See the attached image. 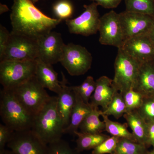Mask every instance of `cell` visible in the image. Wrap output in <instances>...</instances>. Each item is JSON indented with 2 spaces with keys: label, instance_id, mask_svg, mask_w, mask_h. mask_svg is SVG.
Instances as JSON below:
<instances>
[{
  "label": "cell",
  "instance_id": "obj_9",
  "mask_svg": "<svg viewBox=\"0 0 154 154\" xmlns=\"http://www.w3.org/2000/svg\"><path fill=\"white\" fill-rule=\"evenodd\" d=\"M7 146L16 154H48V145L31 129L14 131Z\"/></svg>",
  "mask_w": 154,
  "mask_h": 154
},
{
  "label": "cell",
  "instance_id": "obj_17",
  "mask_svg": "<svg viewBox=\"0 0 154 154\" xmlns=\"http://www.w3.org/2000/svg\"><path fill=\"white\" fill-rule=\"evenodd\" d=\"M133 90L144 97L154 96V60L140 64Z\"/></svg>",
  "mask_w": 154,
  "mask_h": 154
},
{
  "label": "cell",
  "instance_id": "obj_4",
  "mask_svg": "<svg viewBox=\"0 0 154 154\" xmlns=\"http://www.w3.org/2000/svg\"><path fill=\"white\" fill-rule=\"evenodd\" d=\"M36 60L1 61L0 83L3 86V89L12 90L35 76Z\"/></svg>",
  "mask_w": 154,
  "mask_h": 154
},
{
  "label": "cell",
  "instance_id": "obj_15",
  "mask_svg": "<svg viewBox=\"0 0 154 154\" xmlns=\"http://www.w3.org/2000/svg\"><path fill=\"white\" fill-rule=\"evenodd\" d=\"M62 88L57 96V104L59 114L65 128L69 123L72 112L75 103V94L72 87L67 85V80L63 73L62 72Z\"/></svg>",
  "mask_w": 154,
  "mask_h": 154
},
{
  "label": "cell",
  "instance_id": "obj_12",
  "mask_svg": "<svg viewBox=\"0 0 154 154\" xmlns=\"http://www.w3.org/2000/svg\"><path fill=\"white\" fill-rule=\"evenodd\" d=\"M124 42L139 35L148 34L154 23V17L146 14L125 11L119 14Z\"/></svg>",
  "mask_w": 154,
  "mask_h": 154
},
{
  "label": "cell",
  "instance_id": "obj_34",
  "mask_svg": "<svg viewBox=\"0 0 154 154\" xmlns=\"http://www.w3.org/2000/svg\"><path fill=\"white\" fill-rule=\"evenodd\" d=\"M11 33L3 25H0V57L2 56L8 42Z\"/></svg>",
  "mask_w": 154,
  "mask_h": 154
},
{
  "label": "cell",
  "instance_id": "obj_40",
  "mask_svg": "<svg viewBox=\"0 0 154 154\" xmlns=\"http://www.w3.org/2000/svg\"><path fill=\"white\" fill-rule=\"evenodd\" d=\"M30 1H31L32 3H33V4L34 3L37 2L38 1H39V0H30Z\"/></svg>",
  "mask_w": 154,
  "mask_h": 154
},
{
  "label": "cell",
  "instance_id": "obj_32",
  "mask_svg": "<svg viewBox=\"0 0 154 154\" xmlns=\"http://www.w3.org/2000/svg\"><path fill=\"white\" fill-rule=\"evenodd\" d=\"M119 139V137L114 136L108 138L93 149L91 154H113L117 146Z\"/></svg>",
  "mask_w": 154,
  "mask_h": 154
},
{
  "label": "cell",
  "instance_id": "obj_20",
  "mask_svg": "<svg viewBox=\"0 0 154 154\" xmlns=\"http://www.w3.org/2000/svg\"><path fill=\"white\" fill-rule=\"evenodd\" d=\"M131 129L134 136L139 143L149 146L147 140V123L136 110L127 112L123 115Z\"/></svg>",
  "mask_w": 154,
  "mask_h": 154
},
{
  "label": "cell",
  "instance_id": "obj_33",
  "mask_svg": "<svg viewBox=\"0 0 154 154\" xmlns=\"http://www.w3.org/2000/svg\"><path fill=\"white\" fill-rule=\"evenodd\" d=\"M14 132L5 125L0 124V151L5 149V146L7 145Z\"/></svg>",
  "mask_w": 154,
  "mask_h": 154
},
{
  "label": "cell",
  "instance_id": "obj_11",
  "mask_svg": "<svg viewBox=\"0 0 154 154\" xmlns=\"http://www.w3.org/2000/svg\"><path fill=\"white\" fill-rule=\"evenodd\" d=\"M99 41L101 44L120 48L124 42L119 14L111 11L100 17Z\"/></svg>",
  "mask_w": 154,
  "mask_h": 154
},
{
  "label": "cell",
  "instance_id": "obj_19",
  "mask_svg": "<svg viewBox=\"0 0 154 154\" xmlns=\"http://www.w3.org/2000/svg\"><path fill=\"white\" fill-rule=\"evenodd\" d=\"M74 91L75 94V103L72 112L69 123L64 129V134L75 135L80 125L94 108L90 103H85L81 96Z\"/></svg>",
  "mask_w": 154,
  "mask_h": 154
},
{
  "label": "cell",
  "instance_id": "obj_27",
  "mask_svg": "<svg viewBox=\"0 0 154 154\" xmlns=\"http://www.w3.org/2000/svg\"><path fill=\"white\" fill-rule=\"evenodd\" d=\"M96 87V81L94 78L89 76L81 85L72 86V88L79 94L83 101L87 104H90L92 94H94Z\"/></svg>",
  "mask_w": 154,
  "mask_h": 154
},
{
  "label": "cell",
  "instance_id": "obj_6",
  "mask_svg": "<svg viewBox=\"0 0 154 154\" xmlns=\"http://www.w3.org/2000/svg\"><path fill=\"white\" fill-rule=\"evenodd\" d=\"M140 64L121 48H118L114 63L113 82L116 90L122 95L133 89Z\"/></svg>",
  "mask_w": 154,
  "mask_h": 154
},
{
  "label": "cell",
  "instance_id": "obj_3",
  "mask_svg": "<svg viewBox=\"0 0 154 154\" xmlns=\"http://www.w3.org/2000/svg\"><path fill=\"white\" fill-rule=\"evenodd\" d=\"M0 115L4 124L14 131L31 129L33 126L34 116L26 110L10 90L1 91Z\"/></svg>",
  "mask_w": 154,
  "mask_h": 154
},
{
  "label": "cell",
  "instance_id": "obj_37",
  "mask_svg": "<svg viewBox=\"0 0 154 154\" xmlns=\"http://www.w3.org/2000/svg\"><path fill=\"white\" fill-rule=\"evenodd\" d=\"M0 154H16L11 150H7L5 149L0 151Z\"/></svg>",
  "mask_w": 154,
  "mask_h": 154
},
{
  "label": "cell",
  "instance_id": "obj_14",
  "mask_svg": "<svg viewBox=\"0 0 154 154\" xmlns=\"http://www.w3.org/2000/svg\"><path fill=\"white\" fill-rule=\"evenodd\" d=\"M119 48L140 63L154 60V43L149 34L129 38Z\"/></svg>",
  "mask_w": 154,
  "mask_h": 154
},
{
  "label": "cell",
  "instance_id": "obj_1",
  "mask_svg": "<svg viewBox=\"0 0 154 154\" xmlns=\"http://www.w3.org/2000/svg\"><path fill=\"white\" fill-rule=\"evenodd\" d=\"M10 17L11 33L37 40L61 22L46 16L30 0H14Z\"/></svg>",
  "mask_w": 154,
  "mask_h": 154
},
{
  "label": "cell",
  "instance_id": "obj_16",
  "mask_svg": "<svg viewBox=\"0 0 154 154\" xmlns=\"http://www.w3.org/2000/svg\"><path fill=\"white\" fill-rule=\"evenodd\" d=\"M117 91L113 79L102 76L96 80V89L91 96L90 104L93 108L100 106L102 111L106 110Z\"/></svg>",
  "mask_w": 154,
  "mask_h": 154
},
{
  "label": "cell",
  "instance_id": "obj_28",
  "mask_svg": "<svg viewBox=\"0 0 154 154\" xmlns=\"http://www.w3.org/2000/svg\"><path fill=\"white\" fill-rule=\"evenodd\" d=\"M126 107V113L137 110L143 102L144 96L134 90L127 91L123 94Z\"/></svg>",
  "mask_w": 154,
  "mask_h": 154
},
{
  "label": "cell",
  "instance_id": "obj_29",
  "mask_svg": "<svg viewBox=\"0 0 154 154\" xmlns=\"http://www.w3.org/2000/svg\"><path fill=\"white\" fill-rule=\"evenodd\" d=\"M136 110L146 122L154 121V96L144 97L142 104Z\"/></svg>",
  "mask_w": 154,
  "mask_h": 154
},
{
  "label": "cell",
  "instance_id": "obj_26",
  "mask_svg": "<svg viewBox=\"0 0 154 154\" xmlns=\"http://www.w3.org/2000/svg\"><path fill=\"white\" fill-rule=\"evenodd\" d=\"M125 11L154 17V0H125Z\"/></svg>",
  "mask_w": 154,
  "mask_h": 154
},
{
  "label": "cell",
  "instance_id": "obj_25",
  "mask_svg": "<svg viewBox=\"0 0 154 154\" xmlns=\"http://www.w3.org/2000/svg\"><path fill=\"white\" fill-rule=\"evenodd\" d=\"M102 112L107 116H112L116 119L124 115L126 113V107L123 95L117 91L106 110Z\"/></svg>",
  "mask_w": 154,
  "mask_h": 154
},
{
  "label": "cell",
  "instance_id": "obj_13",
  "mask_svg": "<svg viewBox=\"0 0 154 154\" xmlns=\"http://www.w3.org/2000/svg\"><path fill=\"white\" fill-rule=\"evenodd\" d=\"M37 45V58L51 65L60 62L65 45L60 33L51 31L38 38Z\"/></svg>",
  "mask_w": 154,
  "mask_h": 154
},
{
  "label": "cell",
  "instance_id": "obj_24",
  "mask_svg": "<svg viewBox=\"0 0 154 154\" xmlns=\"http://www.w3.org/2000/svg\"><path fill=\"white\" fill-rule=\"evenodd\" d=\"M147 147L125 138H119L113 154H146Z\"/></svg>",
  "mask_w": 154,
  "mask_h": 154
},
{
  "label": "cell",
  "instance_id": "obj_2",
  "mask_svg": "<svg viewBox=\"0 0 154 154\" xmlns=\"http://www.w3.org/2000/svg\"><path fill=\"white\" fill-rule=\"evenodd\" d=\"M57 96L49 101L34 116L31 130L43 142L48 144L61 139L65 127L57 108Z\"/></svg>",
  "mask_w": 154,
  "mask_h": 154
},
{
  "label": "cell",
  "instance_id": "obj_22",
  "mask_svg": "<svg viewBox=\"0 0 154 154\" xmlns=\"http://www.w3.org/2000/svg\"><path fill=\"white\" fill-rule=\"evenodd\" d=\"M75 135L78 137L76 149L81 152L94 149L103 141L110 137L107 135L103 134L85 133L77 131Z\"/></svg>",
  "mask_w": 154,
  "mask_h": 154
},
{
  "label": "cell",
  "instance_id": "obj_39",
  "mask_svg": "<svg viewBox=\"0 0 154 154\" xmlns=\"http://www.w3.org/2000/svg\"><path fill=\"white\" fill-rule=\"evenodd\" d=\"M146 154H154V149L151 151H147Z\"/></svg>",
  "mask_w": 154,
  "mask_h": 154
},
{
  "label": "cell",
  "instance_id": "obj_31",
  "mask_svg": "<svg viewBox=\"0 0 154 154\" xmlns=\"http://www.w3.org/2000/svg\"><path fill=\"white\" fill-rule=\"evenodd\" d=\"M48 154H80L75 149L72 148L68 143L60 139L48 144Z\"/></svg>",
  "mask_w": 154,
  "mask_h": 154
},
{
  "label": "cell",
  "instance_id": "obj_10",
  "mask_svg": "<svg viewBox=\"0 0 154 154\" xmlns=\"http://www.w3.org/2000/svg\"><path fill=\"white\" fill-rule=\"evenodd\" d=\"M98 6L94 2L85 5V11L79 17L66 20L70 33L86 36L96 34L99 30L100 18Z\"/></svg>",
  "mask_w": 154,
  "mask_h": 154
},
{
  "label": "cell",
  "instance_id": "obj_38",
  "mask_svg": "<svg viewBox=\"0 0 154 154\" xmlns=\"http://www.w3.org/2000/svg\"><path fill=\"white\" fill-rule=\"evenodd\" d=\"M149 35L150 37L151 38L153 42L154 43V23L152 28L150 32L149 33Z\"/></svg>",
  "mask_w": 154,
  "mask_h": 154
},
{
  "label": "cell",
  "instance_id": "obj_5",
  "mask_svg": "<svg viewBox=\"0 0 154 154\" xmlns=\"http://www.w3.org/2000/svg\"><path fill=\"white\" fill-rule=\"evenodd\" d=\"M10 90L26 110L34 116L51 98L35 76L21 85Z\"/></svg>",
  "mask_w": 154,
  "mask_h": 154
},
{
  "label": "cell",
  "instance_id": "obj_8",
  "mask_svg": "<svg viewBox=\"0 0 154 154\" xmlns=\"http://www.w3.org/2000/svg\"><path fill=\"white\" fill-rule=\"evenodd\" d=\"M37 56V39L11 32L8 42L0 61L34 60Z\"/></svg>",
  "mask_w": 154,
  "mask_h": 154
},
{
  "label": "cell",
  "instance_id": "obj_21",
  "mask_svg": "<svg viewBox=\"0 0 154 154\" xmlns=\"http://www.w3.org/2000/svg\"><path fill=\"white\" fill-rule=\"evenodd\" d=\"M102 114V110H99V107L93 108L80 125V132L96 134L102 133L105 131V122L99 118Z\"/></svg>",
  "mask_w": 154,
  "mask_h": 154
},
{
  "label": "cell",
  "instance_id": "obj_36",
  "mask_svg": "<svg viewBox=\"0 0 154 154\" xmlns=\"http://www.w3.org/2000/svg\"><path fill=\"white\" fill-rule=\"evenodd\" d=\"M147 123V140L149 146L154 149V121Z\"/></svg>",
  "mask_w": 154,
  "mask_h": 154
},
{
  "label": "cell",
  "instance_id": "obj_23",
  "mask_svg": "<svg viewBox=\"0 0 154 154\" xmlns=\"http://www.w3.org/2000/svg\"><path fill=\"white\" fill-rule=\"evenodd\" d=\"M102 116L105 123V131L112 136L125 138L137 142L132 133L128 129L127 124H122L117 122L111 121L108 118V116L103 114V112Z\"/></svg>",
  "mask_w": 154,
  "mask_h": 154
},
{
  "label": "cell",
  "instance_id": "obj_35",
  "mask_svg": "<svg viewBox=\"0 0 154 154\" xmlns=\"http://www.w3.org/2000/svg\"><path fill=\"white\" fill-rule=\"evenodd\" d=\"M97 3L98 5L106 9H113L118 7L122 0H90Z\"/></svg>",
  "mask_w": 154,
  "mask_h": 154
},
{
  "label": "cell",
  "instance_id": "obj_18",
  "mask_svg": "<svg viewBox=\"0 0 154 154\" xmlns=\"http://www.w3.org/2000/svg\"><path fill=\"white\" fill-rule=\"evenodd\" d=\"M35 75L39 84L44 88L57 94L61 90V81L58 79V74L51 65L45 63L37 58Z\"/></svg>",
  "mask_w": 154,
  "mask_h": 154
},
{
  "label": "cell",
  "instance_id": "obj_30",
  "mask_svg": "<svg viewBox=\"0 0 154 154\" xmlns=\"http://www.w3.org/2000/svg\"><path fill=\"white\" fill-rule=\"evenodd\" d=\"M53 12L58 19L60 20L69 19L73 12V8L67 0H60L54 5Z\"/></svg>",
  "mask_w": 154,
  "mask_h": 154
},
{
  "label": "cell",
  "instance_id": "obj_7",
  "mask_svg": "<svg viewBox=\"0 0 154 154\" xmlns=\"http://www.w3.org/2000/svg\"><path fill=\"white\" fill-rule=\"evenodd\" d=\"M93 57L85 47L70 43L65 44L60 62L72 76L85 74L91 69Z\"/></svg>",
  "mask_w": 154,
  "mask_h": 154
}]
</instances>
